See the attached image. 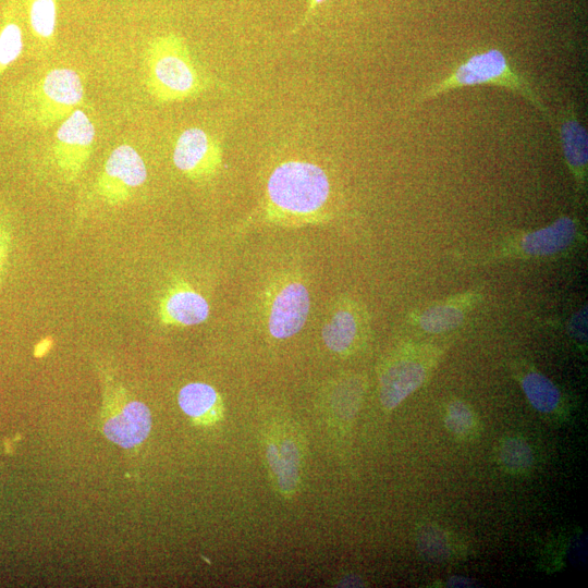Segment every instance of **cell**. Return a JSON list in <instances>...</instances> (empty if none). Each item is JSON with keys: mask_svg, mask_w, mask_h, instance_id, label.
<instances>
[{"mask_svg": "<svg viewBox=\"0 0 588 588\" xmlns=\"http://www.w3.org/2000/svg\"><path fill=\"white\" fill-rule=\"evenodd\" d=\"M444 425L452 434L461 438H469L478 430L475 412L462 400H453L448 404Z\"/></svg>", "mask_w": 588, "mask_h": 588, "instance_id": "7402d4cb", "label": "cell"}, {"mask_svg": "<svg viewBox=\"0 0 588 588\" xmlns=\"http://www.w3.org/2000/svg\"><path fill=\"white\" fill-rule=\"evenodd\" d=\"M267 460L277 476L278 486L285 494L293 493L299 478L301 453L296 443L284 439L267 444Z\"/></svg>", "mask_w": 588, "mask_h": 588, "instance_id": "e0dca14e", "label": "cell"}, {"mask_svg": "<svg viewBox=\"0 0 588 588\" xmlns=\"http://www.w3.org/2000/svg\"><path fill=\"white\" fill-rule=\"evenodd\" d=\"M146 179L145 161L132 146L123 144L108 156L97 179L96 191L107 204L118 206L126 203Z\"/></svg>", "mask_w": 588, "mask_h": 588, "instance_id": "30bf717a", "label": "cell"}, {"mask_svg": "<svg viewBox=\"0 0 588 588\" xmlns=\"http://www.w3.org/2000/svg\"><path fill=\"white\" fill-rule=\"evenodd\" d=\"M568 331L571 335L580 341L586 342L587 340V309L586 307L576 314L569 319Z\"/></svg>", "mask_w": 588, "mask_h": 588, "instance_id": "cb8c5ba5", "label": "cell"}, {"mask_svg": "<svg viewBox=\"0 0 588 588\" xmlns=\"http://www.w3.org/2000/svg\"><path fill=\"white\" fill-rule=\"evenodd\" d=\"M310 309L309 292L303 281L286 275L269 289L265 303L267 329L278 340L298 333L307 320Z\"/></svg>", "mask_w": 588, "mask_h": 588, "instance_id": "ba28073f", "label": "cell"}, {"mask_svg": "<svg viewBox=\"0 0 588 588\" xmlns=\"http://www.w3.org/2000/svg\"><path fill=\"white\" fill-rule=\"evenodd\" d=\"M445 348L432 343L403 342L382 360L379 368L381 405L392 411L430 378Z\"/></svg>", "mask_w": 588, "mask_h": 588, "instance_id": "5b68a950", "label": "cell"}, {"mask_svg": "<svg viewBox=\"0 0 588 588\" xmlns=\"http://www.w3.org/2000/svg\"><path fill=\"white\" fill-rule=\"evenodd\" d=\"M501 465L513 473L527 470L534 464V454L529 444L518 437L504 438L498 448Z\"/></svg>", "mask_w": 588, "mask_h": 588, "instance_id": "44dd1931", "label": "cell"}, {"mask_svg": "<svg viewBox=\"0 0 588 588\" xmlns=\"http://www.w3.org/2000/svg\"><path fill=\"white\" fill-rule=\"evenodd\" d=\"M28 28L37 42L50 48L54 44L58 0H23Z\"/></svg>", "mask_w": 588, "mask_h": 588, "instance_id": "ffe728a7", "label": "cell"}, {"mask_svg": "<svg viewBox=\"0 0 588 588\" xmlns=\"http://www.w3.org/2000/svg\"><path fill=\"white\" fill-rule=\"evenodd\" d=\"M519 384L530 405L541 413H552L562 403L560 389L546 375L528 367L519 372Z\"/></svg>", "mask_w": 588, "mask_h": 588, "instance_id": "ac0fdd59", "label": "cell"}, {"mask_svg": "<svg viewBox=\"0 0 588 588\" xmlns=\"http://www.w3.org/2000/svg\"><path fill=\"white\" fill-rule=\"evenodd\" d=\"M181 409L197 425H210L222 415V402L219 393L204 382H191L184 385L177 395Z\"/></svg>", "mask_w": 588, "mask_h": 588, "instance_id": "2e32d148", "label": "cell"}, {"mask_svg": "<svg viewBox=\"0 0 588 588\" xmlns=\"http://www.w3.org/2000/svg\"><path fill=\"white\" fill-rule=\"evenodd\" d=\"M369 335L366 308L350 297L340 298L331 307L321 330L324 345L333 353L348 356L362 348Z\"/></svg>", "mask_w": 588, "mask_h": 588, "instance_id": "8fae6325", "label": "cell"}, {"mask_svg": "<svg viewBox=\"0 0 588 588\" xmlns=\"http://www.w3.org/2000/svg\"><path fill=\"white\" fill-rule=\"evenodd\" d=\"M19 12L20 0H11L0 23V75L20 58L24 49Z\"/></svg>", "mask_w": 588, "mask_h": 588, "instance_id": "d6986e66", "label": "cell"}, {"mask_svg": "<svg viewBox=\"0 0 588 588\" xmlns=\"http://www.w3.org/2000/svg\"><path fill=\"white\" fill-rule=\"evenodd\" d=\"M559 134L564 160L576 191L583 193L588 172V134L573 103L566 106L560 114Z\"/></svg>", "mask_w": 588, "mask_h": 588, "instance_id": "9a60e30c", "label": "cell"}, {"mask_svg": "<svg viewBox=\"0 0 588 588\" xmlns=\"http://www.w3.org/2000/svg\"><path fill=\"white\" fill-rule=\"evenodd\" d=\"M173 163L191 180H203L216 174L222 163V150L217 139L199 127H189L176 138Z\"/></svg>", "mask_w": 588, "mask_h": 588, "instance_id": "7c38bea8", "label": "cell"}, {"mask_svg": "<svg viewBox=\"0 0 588 588\" xmlns=\"http://www.w3.org/2000/svg\"><path fill=\"white\" fill-rule=\"evenodd\" d=\"M326 1L327 0H308L307 10H306L303 19L301 20V22L292 30V33H296L302 27H304L313 19V16L315 15L318 7L321 5Z\"/></svg>", "mask_w": 588, "mask_h": 588, "instance_id": "484cf974", "label": "cell"}, {"mask_svg": "<svg viewBox=\"0 0 588 588\" xmlns=\"http://www.w3.org/2000/svg\"><path fill=\"white\" fill-rule=\"evenodd\" d=\"M145 73L146 88L160 103L195 98L212 84L196 64L184 38L175 33L149 40L145 50Z\"/></svg>", "mask_w": 588, "mask_h": 588, "instance_id": "3957f363", "label": "cell"}, {"mask_svg": "<svg viewBox=\"0 0 588 588\" xmlns=\"http://www.w3.org/2000/svg\"><path fill=\"white\" fill-rule=\"evenodd\" d=\"M586 241L580 221L563 215L536 229L514 232L478 256L468 258L475 266L507 260L555 259L565 257Z\"/></svg>", "mask_w": 588, "mask_h": 588, "instance_id": "277c9868", "label": "cell"}, {"mask_svg": "<svg viewBox=\"0 0 588 588\" xmlns=\"http://www.w3.org/2000/svg\"><path fill=\"white\" fill-rule=\"evenodd\" d=\"M475 584L476 583L470 578H467V577H464V576H453L448 580L446 586L448 587H475V586H478V585H475Z\"/></svg>", "mask_w": 588, "mask_h": 588, "instance_id": "4316f807", "label": "cell"}, {"mask_svg": "<svg viewBox=\"0 0 588 588\" xmlns=\"http://www.w3.org/2000/svg\"><path fill=\"white\" fill-rule=\"evenodd\" d=\"M420 552L430 560L444 561L452 555L448 535L438 527L428 526L418 536Z\"/></svg>", "mask_w": 588, "mask_h": 588, "instance_id": "603a6c76", "label": "cell"}, {"mask_svg": "<svg viewBox=\"0 0 588 588\" xmlns=\"http://www.w3.org/2000/svg\"><path fill=\"white\" fill-rule=\"evenodd\" d=\"M10 240L9 231L5 226L0 224V278L7 264Z\"/></svg>", "mask_w": 588, "mask_h": 588, "instance_id": "d4e9b609", "label": "cell"}, {"mask_svg": "<svg viewBox=\"0 0 588 588\" xmlns=\"http://www.w3.org/2000/svg\"><path fill=\"white\" fill-rule=\"evenodd\" d=\"M207 299L188 282L175 280L158 304L160 322L166 326L188 327L203 323L209 316Z\"/></svg>", "mask_w": 588, "mask_h": 588, "instance_id": "5bb4252c", "label": "cell"}, {"mask_svg": "<svg viewBox=\"0 0 588 588\" xmlns=\"http://www.w3.org/2000/svg\"><path fill=\"white\" fill-rule=\"evenodd\" d=\"M95 126L87 114L75 109L56 131L51 146L53 161L71 182L85 169L95 143Z\"/></svg>", "mask_w": 588, "mask_h": 588, "instance_id": "9c48e42d", "label": "cell"}, {"mask_svg": "<svg viewBox=\"0 0 588 588\" xmlns=\"http://www.w3.org/2000/svg\"><path fill=\"white\" fill-rule=\"evenodd\" d=\"M331 183L316 163L287 160L271 172L266 191V215L283 224H306L328 218Z\"/></svg>", "mask_w": 588, "mask_h": 588, "instance_id": "6da1fadb", "label": "cell"}, {"mask_svg": "<svg viewBox=\"0 0 588 588\" xmlns=\"http://www.w3.org/2000/svg\"><path fill=\"white\" fill-rule=\"evenodd\" d=\"M101 428L106 438L124 448L143 443L151 429L149 408L134 400L121 384L108 382L101 413Z\"/></svg>", "mask_w": 588, "mask_h": 588, "instance_id": "52a82bcc", "label": "cell"}, {"mask_svg": "<svg viewBox=\"0 0 588 588\" xmlns=\"http://www.w3.org/2000/svg\"><path fill=\"white\" fill-rule=\"evenodd\" d=\"M84 99L78 73L57 68L15 85L8 97L9 111L20 125L48 128L66 119Z\"/></svg>", "mask_w": 588, "mask_h": 588, "instance_id": "7a4b0ae2", "label": "cell"}, {"mask_svg": "<svg viewBox=\"0 0 588 588\" xmlns=\"http://www.w3.org/2000/svg\"><path fill=\"white\" fill-rule=\"evenodd\" d=\"M51 346H52V339L45 338L39 343L36 344L34 348V355L36 357H42L50 351Z\"/></svg>", "mask_w": 588, "mask_h": 588, "instance_id": "83f0119b", "label": "cell"}, {"mask_svg": "<svg viewBox=\"0 0 588 588\" xmlns=\"http://www.w3.org/2000/svg\"><path fill=\"white\" fill-rule=\"evenodd\" d=\"M475 85H494L516 91L551 121L548 109L529 82L512 68L506 56L498 49L469 57L445 78L425 89L418 99L427 100L452 89Z\"/></svg>", "mask_w": 588, "mask_h": 588, "instance_id": "8992f818", "label": "cell"}, {"mask_svg": "<svg viewBox=\"0 0 588 588\" xmlns=\"http://www.w3.org/2000/svg\"><path fill=\"white\" fill-rule=\"evenodd\" d=\"M481 301V289H469L411 311L408 322L429 334L448 333L460 328Z\"/></svg>", "mask_w": 588, "mask_h": 588, "instance_id": "4fadbf2b", "label": "cell"}]
</instances>
